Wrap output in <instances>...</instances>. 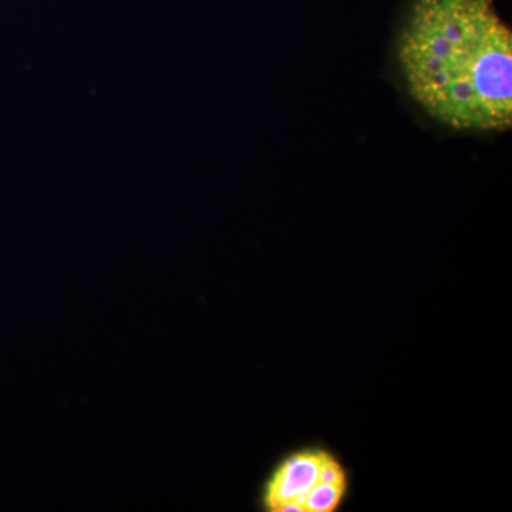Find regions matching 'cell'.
<instances>
[{
    "label": "cell",
    "mask_w": 512,
    "mask_h": 512,
    "mask_svg": "<svg viewBox=\"0 0 512 512\" xmlns=\"http://www.w3.org/2000/svg\"><path fill=\"white\" fill-rule=\"evenodd\" d=\"M397 60L410 97L457 131L512 127V33L494 0H416Z\"/></svg>",
    "instance_id": "6da1fadb"
},
{
    "label": "cell",
    "mask_w": 512,
    "mask_h": 512,
    "mask_svg": "<svg viewBox=\"0 0 512 512\" xmlns=\"http://www.w3.org/2000/svg\"><path fill=\"white\" fill-rule=\"evenodd\" d=\"M323 451H296L279 464L265 487L264 505L269 511L279 512L282 505L295 503L303 512L306 495L319 481Z\"/></svg>",
    "instance_id": "7a4b0ae2"
},
{
    "label": "cell",
    "mask_w": 512,
    "mask_h": 512,
    "mask_svg": "<svg viewBox=\"0 0 512 512\" xmlns=\"http://www.w3.org/2000/svg\"><path fill=\"white\" fill-rule=\"evenodd\" d=\"M348 484H329L318 481L306 495L303 512H332L342 503Z\"/></svg>",
    "instance_id": "3957f363"
},
{
    "label": "cell",
    "mask_w": 512,
    "mask_h": 512,
    "mask_svg": "<svg viewBox=\"0 0 512 512\" xmlns=\"http://www.w3.org/2000/svg\"><path fill=\"white\" fill-rule=\"evenodd\" d=\"M319 481L329 484H348L342 464L328 451H323L319 467Z\"/></svg>",
    "instance_id": "277c9868"
}]
</instances>
